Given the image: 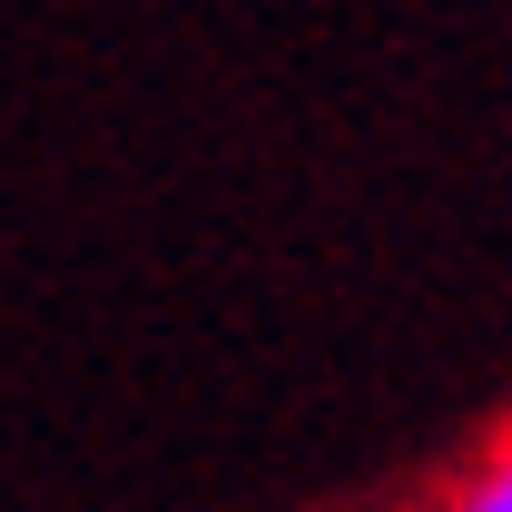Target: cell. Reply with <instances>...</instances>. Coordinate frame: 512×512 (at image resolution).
Instances as JSON below:
<instances>
[{
    "label": "cell",
    "mask_w": 512,
    "mask_h": 512,
    "mask_svg": "<svg viewBox=\"0 0 512 512\" xmlns=\"http://www.w3.org/2000/svg\"><path fill=\"white\" fill-rule=\"evenodd\" d=\"M453 512H512V444L493 453V463H483L463 493H453Z\"/></svg>",
    "instance_id": "6da1fadb"
}]
</instances>
